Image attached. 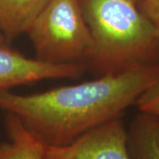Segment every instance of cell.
Masks as SVG:
<instances>
[{
	"label": "cell",
	"instance_id": "cell-1",
	"mask_svg": "<svg viewBox=\"0 0 159 159\" xmlns=\"http://www.w3.org/2000/svg\"><path fill=\"white\" fill-rule=\"evenodd\" d=\"M159 81V62L78 84L20 95L0 90V109L46 147H60L122 115Z\"/></svg>",
	"mask_w": 159,
	"mask_h": 159
},
{
	"label": "cell",
	"instance_id": "cell-2",
	"mask_svg": "<svg viewBox=\"0 0 159 159\" xmlns=\"http://www.w3.org/2000/svg\"><path fill=\"white\" fill-rule=\"evenodd\" d=\"M92 39L89 63L99 76L157 63L156 30L134 0H80Z\"/></svg>",
	"mask_w": 159,
	"mask_h": 159
},
{
	"label": "cell",
	"instance_id": "cell-3",
	"mask_svg": "<svg viewBox=\"0 0 159 159\" xmlns=\"http://www.w3.org/2000/svg\"><path fill=\"white\" fill-rule=\"evenodd\" d=\"M25 34L40 61L81 63L90 57L92 39L80 0H50Z\"/></svg>",
	"mask_w": 159,
	"mask_h": 159
},
{
	"label": "cell",
	"instance_id": "cell-4",
	"mask_svg": "<svg viewBox=\"0 0 159 159\" xmlns=\"http://www.w3.org/2000/svg\"><path fill=\"white\" fill-rule=\"evenodd\" d=\"M46 159H131L122 118L109 121L60 147H46Z\"/></svg>",
	"mask_w": 159,
	"mask_h": 159
},
{
	"label": "cell",
	"instance_id": "cell-5",
	"mask_svg": "<svg viewBox=\"0 0 159 159\" xmlns=\"http://www.w3.org/2000/svg\"><path fill=\"white\" fill-rule=\"evenodd\" d=\"M84 70L82 63L49 64L28 57L7 45L0 46V90L44 80L74 79Z\"/></svg>",
	"mask_w": 159,
	"mask_h": 159
},
{
	"label": "cell",
	"instance_id": "cell-6",
	"mask_svg": "<svg viewBox=\"0 0 159 159\" xmlns=\"http://www.w3.org/2000/svg\"><path fill=\"white\" fill-rule=\"evenodd\" d=\"M6 141L0 142V159H46V146L13 115L6 114Z\"/></svg>",
	"mask_w": 159,
	"mask_h": 159
},
{
	"label": "cell",
	"instance_id": "cell-7",
	"mask_svg": "<svg viewBox=\"0 0 159 159\" xmlns=\"http://www.w3.org/2000/svg\"><path fill=\"white\" fill-rule=\"evenodd\" d=\"M50 0H0V29L6 41L25 34Z\"/></svg>",
	"mask_w": 159,
	"mask_h": 159
},
{
	"label": "cell",
	"instance_id": "cell-8",
	"mask_svg": "<svg viewBox=\"0 0 159 159\" xmlns=\"http://www.w3.org/2000/svg\"><path fill=\"white\" fill-rule=\"evenodd\" d=\"M131 159H159V119L141 113L127 130Z\"/></svg>",
	"mask_w": 159,
	"mask_h": 159
},
{
	"label": "cell",
	"instance_id": "cell-9",
	"mask_svg": "<svg viewBox=\"0 0 159 159\" xmlns=\"http://www.w3.org/2000/svg\"><path fill=\"white\" fill-rule=\"evenodd\" d=\"M136 104L142 113L159 119V81L139 97Z\"/></svg>",
	"mask_w": 159,
	"mask_h": 159
},
{
	"label": "cell",
	"instance_id": "cell-10",
	"mask_svg": "<svg viewBox=\"0 0 159 159\" xmlns=\"http://www.w3.org/2000/svg\"><path fill=\"white\" fill-rule=\"evenodd\" d=\"M137 5L152 24L159 41V0H142Z\"/></svg>",
	"mask_w": 159,
	"mask_h": 159
},
{
	"label": "cell",
	"instance_id": "cell-11",
	"mask_svg": "<svg viewBox=\"0 0 159 159\" xmlns=\"http://www.w3.org/2000/svg\"><path fill=\"white\" fill-rule=\"evenodd\" d=\"M6 42H7V41H6V37H5V35L3 34L1 29H0V46L7 45V44H6Z\"/></svg>",
	"mask_w": 159,
	"mask_h": 159
},
{
	"label": "cell",
	"instance_id": "cell-12",
	"mask_svg": "<svg viewBox=\"0 0 159 159\" xmlns=\"http://www.w3.org/2000/svg\"><path fill=\"white\" fill-rule=\"evenodd\" d=\"M134 1H135V2H136V3H139V2H141V1H142V0H134Z\"/></svg>",
	"mask_w": 159,
	"mask_h": 159
}]
</instances>
